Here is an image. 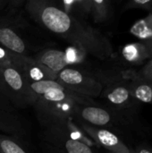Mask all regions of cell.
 Here are the masks:
<instances>
[{
  "label": "cell",
  "instance_id": "6da1fadb",
  "mask_svg": "<svg viewBox=\"0 0 152 153\" xmlns=\"http://www.w3.org/2000/svg\"><path fill=\"white\" fill-rule=\"evenodd\" d=\"M25 9L29 15L43 28L82 48L88 54L107 59L113 54L109 40L86 21L79 20L65 12L58 4L47 0H30Z\"/></svg>",
  "mask_w": 152,
  "mask_h": 153
},
{
  "label": "cell",
  "instance_id": "7a4b0ae2",
  "mask_svg": "<svg viewBox=\"0 0 152 153\" xmlns=\"http://www.w3.org/2000/svg\"><path fill=\"white\" fill-rule=\"evenodd\" d=\"M74 119L82 124L106 128L118 133L136 129V119L119 114L108 108L95 105H80L75 108Z\"/></svg>",
  "mask_w": 152,
  "mask_h": 153
},
{
  "label": "cell",
  "instance_id": "3957f363",
  "mask_svg": "<svg viewBox=\"0 0 152 153\" xmlns=\"http://www.w3.org/2000/svg\"><path fill=\"white\" fill-rule=\"evenodd\" d=\"M44 138L59 153H94L90 139L73 121L47 127Z\"/></svg>",
  "mask_w": 152,
  "mask_h": 153
},
{
  "label": "cell",
  "instance_id": "277c9868",
  "mask_svg": "<svg viewBox=\"0 0 152 153\" xmlns=\"http://www.w3.org/2000/svg\"><path fill=\"white\" fill-rule=\"evenodd\" d=\"M0 87L13 108H25L38 100L23 73L14 65L0 68Z\"/></svg>",
  "mask_w": 152,
  "mask_h": 153
},
{
  "label": "cell",
  "instance_id": "5b68a950",
  "mask_svg": "<svg viewBox=\"0 0 152 153\" xmlns=\"http://www.w3.org/2000/svg\"><path fill=\"white\" fill-rule=\"evenodd\" d=\"M100 96L107 103V108L132 118L136 117L142 108V103L131 94L127 81H118L105 85Z\"/></svg>",
  "mask_w": 152,
  "mask_h": 153
},
{
  "label": "cell",
  "instance_id": "8992f818",
  "mask_svg": "<svg viewBox=\"0 0 152 153\" xmlns=\"http://www.w3.org/2000/svg\"><path fill=\"white\" fill-rule=\"evenodd\" d=\"M56 81L65 89L90 99L99 97L104 88L94 74L71 67L57 74Z\"/></svg>",
  "mask_w": 152,
  "mask_h": 153
},
{
  "label": "cell",
  "instance_id": "52a82bcc",
  "mask_svg": "<svg viewBox=\"0 0 152 153\" xmlns=\"http://www.w3.org/2000/svg\"><path fill=\"white\" fill-rule=\"evenodd\" d=\"M79 124L81 125L83 132L88 134L94 143L104 147L108 152H129L133 151L115 132L106 128L91 126L86 124Z\"/></svg>",
  "mask_w": 152,
  "mask_h": 153
},
{
  "label": "cell",
  "instance_id": "ba28073f",
  "mask_svg": "<svg viewBox=\"0 0 152 153\" xmlns=\"http://www.w3.org/2000/svg\"><path fill=\"white\" fill-rule=\"evenodd\" d=\"M127 84L133 97L140 103L152 105V82L141 76L138 71H131L127 79Z\"/></svg>",
  "mask_w": 152,
  "mask_h": 153
},
{
  "label": "cell",
  "instance_id": "9c48e42d",
  "mask_svg": "<svg viewBox=\"0 0 152 153\" xmlns=\"http://www.w3.org/2000/svg\"><path fill=\"white\" fill-rule=\"evenodd\" d=\"M39 65L57 75L62 70L69 66L65 52L60 49L47 48L39 52L33 57Z\"/></svg>",
  "mask_w": 152,
  "mask_h": 153
},
{
  "label": "cell",
  "instance_id": "30bf717a",
  "mask_svg": "<svg viewBox=\"0 0 152 153\" xmlns=\"http://www.w3.org/2000/svg\"><path fill=\"white\" fill-rule=\"evenodd\" d=\"M20 70L23 73L28 82H39L45 80L56 81V74L43 67L33 57H29L27 56H22Z\"/></svg>",
  "mask_w": 152,
  "mask_h": 153
},
{
  "label": "cell",
  "instance_id": "8fae6325",
  "mask_svg": "<svg viewBox=\"0 0 152 153\" xmlns=\"http://www.w3.org/2000/svg\"><path fill=\"white\" fill-rule=\"evenodd\" d=\"M0 45L17 56H26L27 48L24 40L13 29L4 24H0Z\"/></svg>",
  "mask_w": 152,
  "mask_h": 153
},
{
  "label": "cell",
  "instance_id": "7c38bea8",
  "mask_svg": "<svg viewBox=\"0 0 152 153\" xmlns=\"http://www.w3.org/2000/svg\"><path fill=\"white\" fill-rule=\"evenodd\" d=\"M122 58L129 66L142 67L148 61H150L146 47L142 41L132 42L123 47Z\"/></svg>",
  "mask_w": 152,
  "mask_h": 153
},
{
  "label": "cell",
  "instance_id": "4fadbf2b",
  "mask_svg": "<svg viewBox=\"0 0 152 153\" xmlns=\"http://www.w3.org/2000/svg\"><path fill=\"white\" fill-rule=\"evenodd\" d=\"M113 15V6L108 0H90L89 17L96 23H104Z\"/></svg>",
  "mask_w": 152,
  "mask_h": 153
},
{
  "label": "cell",
  "instance_id": "5bb4252c",
  "mask_svg": "<svg viewBox=\"0 0 152 153\" xmlns=\"http://www.w3.org/2000/svg\"><path fill=\"white\" fill-rule=\"evenodd\" d=\"M0 132L9 135L21 136L24 134V127L16 114L0 110Z\"/></svg>",
  "mask_w": 152,
  "mask_h": 153
},
{
  "label": "cell",
  "instance_id": "9a60e30c",
  "mask_svg": "<svg viewBox=\"0 0 152 153\" xmlns=\"http://www.w3.org/2000/svg\"><path fill=\"white\" fill-rule=\"evenodd\" d=\"M130 33L140 41L152 39V12L144 18L136 21L131 26Z\"/></svg>",
  "mask_w": 152,
  "mask_h": 153
},
{
  "label": "cell",
  "instance_id": "2e32d148",
  "mask_svg": "<svg viewBox=\"0 0 152 153\" xmlns=\"http://www.w3.org/2000/svg\"><path fill=\"white\" fill-rule=\"evenodd\" d=\"M0 153H27L12 137L0 134Z\"/></svg>",
  "mask_w": 152,
  "mask_h": 153
},
{
  "label": "cell",
  "instance_id": "e0dca14e",
  "mask_svg": "<svg viewBox=\"0 0 152 153\" xmlns=\"http://www.w3.org/2000/svg\"><path fill=\"white\" fill-rule=\"evenodd\" d=\"M65 52L66 56V61L69 65L80 64L82 60H84L88 54L82 48L73 45L67 48Z\"/></svg>",
  "mask_w": 152,
  "mask_h": 153
},
{
  "label": "cell",
  "instance_id": "ac0fdd59",
  "mask_svg": "<svg viewBox=\"0 0 152 153\" xmlns=\"http://www.w3.org/2000/svg\"><path fill=\"white\" fill-rule=\"evenodd\" d=\"M133 9H140L152 12V0H130L125 5L123 10H133Z\"/></svg>",
  "mask_w": 152,
  "mask_h": 153
},
{
  "label": "cell",
  "instance_id": "d6986e66",
  "mask_svg": "<svg viewBox=\"0 0 152 153\" xmlns=\"http://www.w3.org/2000/svg\"><path fill=\"white\" fill-rule=\"evenodd\" d=\"M0 110L5 111L11 114H15V111H16V109L9 101L8 98L6 97V95L4 94L1 87H0Z\"/></svg>",
  "mask_w": 152,
  "mask_h": 153
},
{
  "label": "cell",
  "instance_id": "ffe728a7",
  "mask_svg": "<svg viewBox=\"0 0 152 153\" xmlns=\"http://www.w3.org/2000/svg\"><path fill=\"white\" fill-rule=\"evenodd\" d=\"M138 74L152 82V60L148 61L142 67H141V69L138 71Z\"/></svg>",
  "mask_w": 152,
  "mask_h": 153
},
{
  "label": "cell",
  "instance_id": "44dd1931",
  "mask_svg": "<svg viewBox=\"0 0 152 153\" xmlns=\"http://www.w3.org/2000/svg\"><path fill=\"white\" fill-rule=\"evenodd\" d=\"M133 151L135 153H152V147L145 143H141L138 144Z\"/></svg>",
  "mask_w": 152,
  "mask_h": 153
},
{
  "label": "cell",
  "instance_id": "7402d4cb",
  "mask_svg": "<svg viewBox=\"0 0 152 153\" xmlns=\"http://www.w3.org/2000/svg\"><path fill=\"white\" fill-rule=\"evenodd\" d=\"M146 47L148 55H149V58L150 60H152V39L151 40H147V41H142Z\"/></svg>",
  "mask_w": 152,
  "mask_h": 153
},
{
  "label": "cell",
  "instance_id": "603a6c76",
  "mask_svg": "<svg viewBox=\"0 0 152 153\" xmlns=\"http://www.w3.org/2000/svg\"><path fill=\"white\" fill-rule=\"evenodd\" d=\"M108 153H135V152H134V151L133 150L132 152H108Z\"/></svg>",
  "mask_w": 152,
  "mask_h": 153
},
{
  "label": "cell",
  "instance_id": "cb8c5ba5",
  "mask_svg": "<svg viewBox=\"0 0 152 153\" xmlns=\"http://www.w3.org/2000/svg\"><path fill=\"white\" fill-rule=\"evenodd\" d=\"M0 5H1V2H0Z\"/></svg>",
  "mask_w": 152,
  "mask_h": 153
}]
</instances>
